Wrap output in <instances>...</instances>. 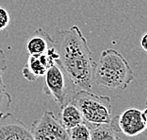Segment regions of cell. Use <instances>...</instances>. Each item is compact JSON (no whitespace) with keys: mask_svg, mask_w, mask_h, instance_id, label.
Instances as JSON below:
<instances>
[{"mask_svg":"<svg viewBox=\"0 0 147 140\" xmlns=\"http://www.w3.org/2000/svg\"><path fill=\"white\" fill-rule=\"evenodd\" d=\"M7 69L6 55L0 49V120L9 114V110L12 103L11 96L7 91L6 85L3 81V73Z\"/></svg>","mask_w":147,"mask_h":140,"instance_id":"10","label":"cell"},{"mask_svg":"<svg viewBox=\"0 0 147 140\" xmlns=\"http://www.w3.org/2000/svg\"><path fill=\"white\" fill-rule=\"evenodd\" d=\"M53 46H56L55 39H53L49 33L42 29H36L28 38L26 43V51L29 55L42 54Z\"/></svg>","mask_w":147,"mask_h":140,"instance_id":"9","label":"cell"},{"mask_svg":"<svg viewBox=\"0 0 147 140\" xmlns=\"http://www.w3.org/2000/svg\"><path fill=\"white\" fill-rule=\"evenodd\" d=\"M30 131L34 140H71L68 130L51 111H45L34 120Z\"/></svg>","mask_w":147,"mask_h":140,"instance_id":"5","label":"cell"},{"mask_svg":"<svg viewBox=\"0 0 147 140\" xmlns=\"http://www.w3.org/2000/svg\"><path fill=\"white\" fill-rule=\"evenodd\" d=\"M145 104L147 105V99H146V101H145Z\"/></svg>","mask_w":147,"mask_h":140,"instance_id":"17","label":"cell"},{"mask_svg":"<svg viewBox=\"0 0 147 140\" xmlns=\"http://www.w3.org/2000/svg\"><path fill=\"white\" fill-rule=\"evenodd\" d=\"M43 77L42 92L51 97L61 108L71 101L76 86L63 69L59 60L50 66Z\"/></svg>","mask_w":147,"mask_h":140,"instance_id":"4","label":"cell"},{"mask_svg":"<svg viewBox=\"0 0 147 140\" xmlns=\"http://www.w3.org/2000/svg\"><path fill=\"white\" fill-rule=\"evenodd\" d=\"M141 46L143 50L147 52V32H145L144 34L142 35V37L141 39Z\"/></svg>","mask_w":147,"mask_h":140,"instance_id":"15","label":"cell"},{"mask_svg":"<svg viewBox=\"0 0 147 140\" xmlns=\"http://www.w3.org/2000/svg\"><path fill=\"white\" fill-rule=\"evenodd\" d=\"M59 60L56 46L38 55H29L28 62L22 69V76L28 82H35L40 77H43L47 69Z\"/></svg>","mask_w":147,"mask_h":140,"instance_id":"6","label":"cell"},{"mask_svg":"<svg viewBox=\"0 0 147 140\" xmlns=\"http://www.w3.org/2000/svg\"><path fill=\"white\" fill-rule=\"evenodd\" d=\"M11 17H9V13L4 7L0 6V31L5 29L9 26Z\"/></svg>","mask_w":147,"mask_h":140,"instance_id":"14","label":"cell"},{"mask_svg":"<svg viewBox=\"0 0 147 140\" xmlns=\"http://www.w3.org/2000/svg\"><path fill=\"white\" fill-rule=\"evenodd\" d=\"M0 140H34L30 129L9 113L0 120Z\"/></svg>","mask_w":147,"mask_h":140,"instance_id":"7","label":"cell"},{"mask_svg":"<svg viewBox=\"0 0 147 140\" xmlns=\"http://www.w3.org/2000/svg\"><path fill=\"white\" fill-rule=\"evenodd\" d=\"M55 42L59 63L72 82L78 87L91 91L96 63L80 29L73 26L57 32Z\"/></svg>","mask_w":147,"mask_h":140,"instance_id":"1","label":"cell"},{"mask_svg":"<svg viewBox=\"0 0 147 140\" xmlns=\"http://www.w3.org/2000/svg\"><path fill=\"white\" fill-rule=\"evenodd\" d=\"M134 81L128 62L115 49H106L96 64L94 82L106 89L125 90Z\"/></svg>","mask_w":147,"mask_h":140,"instance_id":"2","label":"cell"},{"mask_svg":"<svg viewBox=\"0 0 147 140\" xmlns=\"http://www.w3.org/2000/svg\"><path fill=\"white\" fill-rule=\"evenodd\" d=\"M70 101L78 108L84 120L90 124H107L111 120V104L109 97L81 89L75 93Z\"/></svg>","mask_w":147,"mask_h":140,"instance_id":"3","label":"cell"},{"mask_svg":"<svg viewBox=\"0 0 147 140\" xmlns=\"http://www.w3.org/2000/svg\"><path fill=\"white\" fill-rule=\"evenodd\" d=\"M59 120L67 130L85 122L78 108L71 101L66 103L64 106L61 107V114H59Z\"/></svg>","mask_w":147,"mask_h":140,"instance_id":"11","label":"cell"},{"mask_svg":"<svg viewBox=\"0 0 147 140\" xmlns=\"http://www.w3.org/2000/svg\"><path fill=\"white\" fill-rule=\"evenodd\" d=\"M71 140H91V128L84 123L68 130Z\"/></svg>","mask_w":147,"mask_h":140,"instance_id":"13","label":"cell"},{"mask_svg":"<svg viewBox=\"0 0 147 140\" xmlns=\"http://www.w3.org/2000/svg\"><path fill=\"white\" fill-rule=\"evenodd\" d=\"M142 118H143V121H144V124H145V128L147 130V107L142 111Z\"/></svg>","mask_w":147,"mask_h":140,"instance_id":"16","label":"cell"},{"mask_svg":"<svg viewBox=\"0 0 147 140\" xmlns=\"http://www.w3.org/2000/svg\"><path fill=\"white\" fill-rule=\"evenodd\" d=\"M119 131L128 137H135L146 130L142 113L137 108H129L118 116Z\"/></svg>","mask_w":147,"mask_h":140,"instance_id":"8","label":"cell"},{"mask_svg":"<svg viewBox=\"0 0 147 140\" xmlns=\"http://www.w3.org/2000/svg\"><path fill=\"white\" fill-rule=\"evenodd\" d=\"M110 123L94 125L91 129V140H122Z\"/></svg>","mask_w":147,"mask_h":140,"instance_id":"12","label":"cell"}]
</instances>
